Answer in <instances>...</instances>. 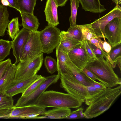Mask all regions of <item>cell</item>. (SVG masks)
<instances>
[{"label":"cell","mask_w":121,"mask_h":121,"mask_svg":"<svg viewBox=\"0 0 121 121\" xmlns=\"http://www.w3.org/2000/svg\"><path fill=\"white\" fill-rule=\"evenodd\" d=\"M121 45L120 44L114 47L111 48L109 55L112 60L116 63V60L119 57H121Z\"/></svg>","instance_id":"33"},{"label":"cell","mask_w":121,"mask_h":121,"mask_svg":"<svg viewBox=\"0 0 121 121\" xmlns=\"http://www.w3.org/2000/svg\"><path fill=\"white\" fill-rule=\"evenodd\" d=\"M66 65L73 76L82 84L85 86H91L95 81L91 79L82 70L75 65L69 58L66 62Z\"/></svg>","instance_id":"16"},{"label":"cell","mask_w":121,"mask_h":121,"mask_svg":"<svg viewBox=\"0 0 121 121\" xmlns=\"http://www.w3.org/2000/svg\"><path fill=\"white\" fill-rule=\"evenodd\" d=\"M56 54L57 74L61 76L65 74H71L66 65V62L69 58L68 53L62 50L58 46L56 48Z\"/></svg>","instance_id":"17"},{"label":"cell","mask_w":121,"mask_h":121,"mask_svg":"<svg viewBox=\"0 0 121 121\" xmlns=\"http://www.w3.org/2000/svg\"><path fill=\"white\" fill-rule=\"evenodd\" d=\"M68 54L72 62L81 70L93 60L88 54L83 43L81 42L71 49Z\"/></svg>","instance_id":"11"},{"label":"cell","mask_w":121,"mask_h":121,"mask_svg":"<svg viewBox=\"0 0 121 121\" xmlns=\"http://www.w3.org/2000/svg\"><path fill=\"white\" fill-rule=\"evenodd\" d=\"M105 38L111 48L121 44V17H116L109 22L105 27Z\"/></svg>","instance_id":"9"},{"label":"cell","mask_w":121,"mask_h":121,"mask_svg":"<svg viewBox=\"0 0 121 121\" xmlns=\"http://www.w3.org/2000/svg\"><path fill=\"white\" fill-rule=\"evenodd\" d=\"M60 29L48 23L43 30L39 31V36L43 52L49 54L59 44L61 41Z\"/></svg>","instance_id":"6"},{"label":"cell","mask_w":121,"mask_h":121,"mask_svg":"<svg viewBox=\"0 0 121 121\" xmlns=\"http://www.w3.org/2000/svg\"><path fill=\"white\" fill-rule=\"evenodd\" d=\"M88 63L85 68L92 72L108 88L121 85V78L114 72L111 65L106 59L101 56Z\"/></svg>","instance_id":"3"},{"label":"cell","mask_w":121,"mask_h":121,"mask_svg":"<svg viewBox=\"0 0 121 121\" xmlns=\"http://www.w3.org/2000/svg\"><path fill=\"white\" fill-rule=\"evenodd\" d=\"M82 71L90 78L91 79L95 80H97L101 82L100 80L92 72L87 69L85 67L82 69Z\"/></svg>","instance_id":"41"},{"label":"cell","mask_w":121,"mask_h":121,"mask_svg":"<svg viewBox=\"0 0 121 121\" xmlns=\"http://www.w3.org/2000/svg\"><path fill=\"white\" fill-rule=\"evenodd\" d=\"M71 112V110L69 108H57L46 111L44 114L37 116L35 119H64Z\"/></svg>","instance_id":"19"},{"label":"cell","mask_w":121,"mask_h":121,"mask_svg":"<svg viewBox=\"0 0 121 121\" xmlns=\"http://www.w3.org/2000/svg\"><path fill=\"white\" fill-rule=\"evenodd\" d=\"M89 45L94 54L96 56H101L107 58L108 54L104 52L103 50L96 47L88 42Z\"/></svg>","instance_id":"36"},{"label":"cell","mask_w":121,"mask_h":121,"mask_svg":"<svg viewBox=\"0 0 121 121\" xmlns=\"http://www.w3.org/2000/svg\"><path fill=\"white\" fill-rule=\"evenodd\" d=\"M76 26L81 30L82 32L81 42L86 40L89 41L93 38H100L95 34L92 27V23Z\"/></svg>","instance_id":"24"},{"label":"cell","mask_w":121,"mask_h":121,"mask_svg":"<svg viewBox=\"0 0 121 121\" xmlns=\"http://www.w3.org/2000/svg\"><path fill=\"white\" fill-rule=\"evenodd\" d=\"M104 41L103 42V50L108 54H109L111 49V46L106 41L105 38H103Z\"/></svg>","instance_id":"42"},{"label":"cell","mask_w":121,"mask_h":121,"mask_svg":"<svg viewBox=\"0 0 121 121\" xmlns=\"http://www.w3.org/2000/svg\"><path fill=\"white\" fill-rule=\"evenodd\" d=\"M88 41L90 43L103 50V41L100 38H93L90 40Z\"/></svg>","instance_id":"39"},{"label":"cell","mask_w":121,"mask_h":121,"mask_svg":"<svg viewBox=\"0 0 121 121\" xmlns=\"http://www.w3.org/2000/svg\"><path fill=\"white\" fill-rule=\"evenodd\" d=\"M116 62L118 65L120 71H121V57L118 58L116 60Z\"/></svg>","instance_id":"47"},{"label":"cell","mask_w":121,"mask_h":121,"mask_svg":"<svg viewBox=\"0 0 121 121\" xmlns=\"http://www.w3.org/2000/svg\"><path fill=\"white\" fill-rule=\"evenodd\" d=\"M1 3L2 4L5 6L10 7V4L7 0H1Z\"/></svg>","instance_id":"46"},{"label":"cell","mask_w":121,"mask_h":121,"mask_svg":"<svg viewBox=\"0 0 121 121\" xmlns=\"http://www.w3.org/2000/svg\"><path fill=\"white\" fill-rule=\"evenodd\" d=\"M44 63L49 73L52 74L57 71V62L51 56H46L44 60Z\"/></svg>","instance_id":"32"},{"label":"cell","mask_w":121,"mask_h":121,"mask_svg":"<svg viewBox=\"0 0 121 121\" xmlns=\"http://www.w3.org/2000/svg\"><path fill=\"white\" fill-rule=\"evenodd\" d=\"M31 31L23 27L12 41L13 53L15 58L16 65L21 61L25 46Z\"/></svg>","instance_id":"12"},{"label":"cell","mask_w":121,"mask_h":121,"mask_svg":"<svg viewBox=\"0 0 121 121\" xmlns=\"http://www.w3.org/2000/svg\"><path fill=\"white\" fill-rule=\"evenodd\" d=\"M60 36L61 40L73 39L81 41L82 33L81 30L76 25L73 27H70L67 31H61Z\"/></svg>","instance_id":"22"},{"label":"cell","mask_w":121,"mask_h":121,"mask_svg":"<svg viewBox=\"0 0 121 121\" xmlns=\"http://www.w3.org/2000/svg\"><path fill=\"white\" fill-rule=\"evenodd\" d=\"M23 28L30 31L37 30L39 24V20L34 14L20 11Z\"/></svg>","instance_id":"18"},{"label":"cell","mask_w":121,"mask_h":121,"mask_svg":"<svg viewBox=\"0 0 121 121\" xmlns=\"http://www.w3.org/2000/svg\"><path fill=\"white\" fill-rule=\"evenodd\" d=\"M11 63V60L10 58L0 62V79L4 74Z\"/></svg>","instance_id":"35"},{"label":"cell","mask_w":121,"mask_h":121,"mask_svg":"<svg viewBox=\"0 0 121 121\" xmlns=\"http://www.w3.org/2000/svg\"><path fill=\"white\" fill-rule=\"evenodd\" d=\"M40 75L36 74L26 79L18 81H13L7 87L5 91L12 97L20 93H22Z\"/></svg>","instance_id":"13"},{"label":"cell","mask_w":121,"mask_h":121,"mask_svg":"<svg viewBox=\"0 0 121 121\" xmlns=\"http://www.w3.org/2000/svg\"><path fill=\"white\" fill-rule=\"evenodd\" d=\"M118 17H121V7L118 4L107 14L92 23V27L97 36L100 38H105V26L114 18Z\"/></svg>","instance_id":"10"},{"label":"cell","mask_w":121,"mask_h":121,"mask_svg":"<svg viewBox=\"0 0 121 121\" xmlns=\"http://www.w3.org/2000/svg\"><path fill=\"white\" fill-rule=\"evenodd\" d=\"M56 0H47L44 10L46 21L48 23L56 26L59 24Z\"/></svg>","instance_id":"15"},{"label":"cell","mask_w":121,"mask_h":121,"mask_svg":"<svg viewBox=\"0 0 121 121\" xmlns=\"http://www.w3.org/2000/svg\"><path fill=\"white\" fill-rule=\"evenodd\" d=\"M60 78V87L88 105L92 98L87 90V86L81 84L72 74L62 75Z\"/></svg>","instance_id":"4"},{"label":"cell","mask_w":121,"mask_h":121,"mask_svg":"<svg viewBox=\"0 0 121 121\" xmlns=\"http://www.w3.org/2000/svg\"><path fill=\"white\" fill-rule=\"evenodd\" d=\"M60 76L57 74L46 77L45 81L31 93L25 97L21 96L13 108L35 105L43 93L51 84L56 83Z\"/></svg>","instance_id":"7"},{"label":"cell","mask_w":121,"mask_h":121,"mask_svg":"<svg viewBox=\"0 0 121 121\" xmlns=\"http://www.w3.org/2000/svg\"><path fill=\"white\" fill-rule=\"evenodd\" d=\"M81 42L75 39H67L61 40L58 46L63 51L68 53L73 48Z\"/></svg>","instance_id":"29"},{"label":"cell","mask_w":121,"mask_h":121,"mask_svg":"<svg viewBox=\"0 0 121 121\" xmlns=\"http://www.w3.org/2000/svg\"><path fill=\"white\" fill-rule=\"evenodd\" d=\"M79 3L78 0H70L71 15L69 18V21L70 27L75 26L77 25V15Z\"/></svg>","instance_id":"30"},{"label":"cell","mask_w":121,"mask_h":121,"mask_svg":"<svg viewBox=\"0 0 121 121\" xmlns=\"http://www.w3.org/2000/svg\"><path fill=\"white\" fill-rule=\"evenodd\" d=\"M14 101L13 97L7 94L5 91L0 92V109L13 108Z\"/></svg>","instance_id":"26"},{"label":"cell","mask_w":121,"mask_h":121,"mask_svg":"<svg viewBox=\"0 0 121 121\" xmlns=\"http://www.w3.org/2000/svg\"><path fill=\"white\" fill-rule=\"evenodd\" d=\"M12 41L0 39V62L2 61L10 54L12 48Z\"/></svg>","instance_id":"28"},{"label":"cell","mask_w":121,"mask_h":121,"mask_svg":"<svg viewBox=\"0 0 121 121\" xmlns=\"http://www.w3.org/2000/svg\"><path fill=\"white\" fill-rule=\"evenodd\" d=\"M83 109L80 108L71 112L70 114L66 117L65 119H78L84 117Z\"/></svg>","instance_id":"34"},{"label":"cell","mask_w":121,"mask_h":121,"mask_svg":"<svg viewBox=\"0 0 121 121\" xmlns=\"http://www.w3.org/2000/svg\"><path fill=\"white\" fill-rule=\"evenodd\" d=\"M46 78L40 75L22 93L21 96L25 97L31 93L45 81Z\"/></svg>","instance_id":"31"},{"label":"cell","mask_w":121,"mask_h":121,"mask_svg":"<svg viewBox=\"0 0 121 121\" xmlns=\"http://www.w3.org/2000/svg\"><path fill=\"white\" fill-rule=\"evenodd\" d=\"M16 70V65L11 63L0 79V92L5 91L7 87L14 81Z\"/></svg>","instance_id":"20"},{"label":"cell","mask_w":121,"mask_h":121,"mask_svg":"<svg viewBox=\"0 0 121 121\" xmlns=\"http://www.w3.org/2000/svg\"><path fill=\"white\" fill-rule=\"evenodd\" d=\"M9 14L7 7L0 4V36L5 35V32L9 22Z\"/></svg>","instance_id":"23"},{"label":"cell","mask_w":121,"mask_h":121,"mask_svg":"<svg viewBox=\"0 0 121 121\" xmlns=\"http://www.w3.org/2000/svg\"><path fill=\"white\" fill-rule=\"evenodd\" d=\"M39 31H31L24 47L21 61L29 60L43 52L39 39Z\"/></svg>","instance_id":"8"},{"label":"cell","mask_w":121,"mask_h":121,"mask_svg":"<svg viewBox=\"0 0 121 121\" xmlns=\"http://www.w3.org/2000/svg\"><path fill=\"white\" fill-rule=\"evenodd\" d=\"M121 93V85L113 88L107 87L92 98L83 112L87 119L95 117L108 110Z\"/></svg>","instance_id":"1"},{"label":"cell","mask_w":121,"mask_h":121,"mask_svg":"<svg viewBox=\"0 0 121 121\" xmlns=\"http://www.w3.org/2000/svg\"><path fill=\"white\" fill-rule=\"evenodd\" d=\"M92 86L96 89L101 90H104L107 88L101 82H98L95 81L92 83Z\"/></svg>","instance_id":"43"},{"label":"cell","mask_w":121,"mask_h":121,"mask_svg":"<svg viewBox=\"0 0 121 121\" xmlns=\"http://www.w3.org/2000/svg\"><path fill=\"white\" fill-rule=\"evenodd\" d=\"M10 114L9 118H19L21 117L30 114L40 115L44 114L46 111L45 108L36 105L13 108Z\"/></svg>","instance_id":"14"},{"label":"cell","mask_w":121,"mask_h":121,"mask_svg":"<svg viewBox=\"0 0 121 121\" xmlns=\"http://www.w3.org/2000/svg\"><path fill=\"white\" fill-rule=\"evenodd\" d=\"M58 6H64L68 0H56Z\"/></svg>","instance_id":"45"},{"label":"cell","mask_w":121,"mask_h":121,"mask_svg":"<svg viewBox=\"0 0 121 121\" xmlns=\"http://www.w3.org/2000/svg\"><path fill=\"white\" fill-rule=\"evenodd\" d=\"M82 103L69 93L50 90L43 92L35 105L45 108L52 107L77 108L81 106Z\"/></svg>","instance_id":"2"},{"label":"cell","mask_w":121,"mask_h":121,"mask_svg":"<svg viewBox=\"0 0 121 121\" xmlns=\"http://www.w3.org/2000/svg\"><path fill=\"white\" fill-rule=\"evenodd\" d=\"M81 42L83 43L86 51L91 58L93 60L96 59V57L93 53L89 45L88 40H85Z\"/></svg>","instance_id":"37"},{"label":"cell","mask_w":121,"mask_h":121,"mask_svg":"<svg viewBox=\"0 0 121 121\" xmlns=\"http://www.w3.org/2000/svg\"><path fill=\"white\" fill-rule=\"evenodd\" d=\"M112 1L114 2L116 5L121 4V0H112Z\"/></svg>","instance_id":"48"},{"label":"cell","mask_w":121,"mask_h":121,"mask_svg":"<svg viewBox=\"0 0 121 121\" xmlns=\"http://www.w3.org/2000/svg\"><path fill=\"white\" fill-rule=\"evenodd\" d=\"M82 6V8L86 11L100 13L106 9L102 5L99 0H78Z\"/></svg>","instance_id":"21"},{"label":"cell","mask_w":121,"mask_h":121,"mask_svg":"<svg viewBox=\"0 0 121 121\" xmlns=\"http://www.w3.org/2000/svg\"><path fill=\"white\" fill-rule=\"evenodd\" d=\"M14 108L0 109V118H9V115Z\"/></svg>","instance_id":"40"},{"label":"cell","mask_w":121,"mask_h":121,"mask_svg":"<svg viewBox=\"0 0 121 121\" xmlns=\"http://www.w3.org/2000/svg\"><path fill=\"white\" fill-rule=\"evenodd\" d=\"M10 4V7L15 9L19 12L20 10L18 5L17 0H7Z\"/></svg>","instance_id":"44"},{"label":"cell","mask_w":121,"mask_h":121,"mask_svg":"<svg viewBox=\"0 0 121 121\" xmlns=\"http://www.w3.org/2000/svg\"><path fill=\"white\" fill-rule=\"evenodd\" d=\"M43 55L42 53L30 60L18 63L14 81L26 79L37 74L42 66Z\"/></svg>","instance_id":"5"},{"label":"cell","mask_w":121,"mask_h":121,"mask_svg":"<svg viewBox=\"0 0 121 121\" xmlns=\"http://www.w3.org/2000/svg\"><path fill=\"white\" fill-rule=\"evenodd\" d=\"M19 26L18 17L13 18L9 21L7 31L9 37L12 40L15 38L20 31Z\"/></svg>","instance_id":"27"},{"label":"cell","mask_w":121,"mask_h":121,"mask_svg":"<svg viewBox=\"0 0 121 121\" xmlns=\"http://www.w3.org/2000/svg\"><path fill=\"white\" fill-rule=\"evenodd\" d=\"M37 0H17L20 12L34 14V10Z\"/></svg>","instance_id":"25"},{"label":"cell","mask_w":121,"mask_h":121,"mask_svg":"<svg viewBox=\"0 0 121 121\" xmlns=\"http://www.w3.org/2000/svg\"><path fill=\"white\" fill-rule=\"evenodd\" d=\"M87 90L92 99L98 95L104 90L96 89L92 85L87 86Z\"/></svg>","instance_id":"38"}]
</instances>
